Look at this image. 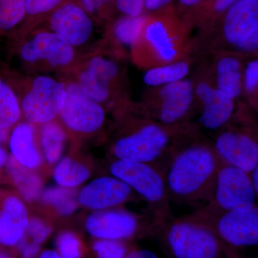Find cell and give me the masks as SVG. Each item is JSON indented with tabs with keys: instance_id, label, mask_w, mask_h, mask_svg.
I'll return each mask as SVG.
<instances>
[{
	"instance_id": "obj_1",
	"label": "cell",
	"mask_w": 258,
	"mask_h": 258,
	"mask_svg": "<svg viewBox=\"0 0 258 258\" xmlns=\"http://www.w3.org/2000/svg\"><path fill=\"white\" fill-rule=\"evenodd\" d=\"M221 162L213 144L195 128L179 144L163 171L169 200L189 205L210 203Z\"/></svg>"
},
{
	"instance_id": "obj_2",
	"label": "cell",
	"mask_w": 258,
	"mask_h": 258,
	"mask_svg": "<svg viewBox=\"0 0 258 258\" xmlns=\"http://www.w3.org/2000/svg\"><path fill=\"white\" fill-rule=\"evenodd\" d=\"M191 28L171 6L147 15L132 48L134 62L148 69L186 59L191 46Z\"/></svg>"
},
{
	"instance_id": "obj_3",
	"label": "cell",
	"mask_w": 258,
	"mask_h": 258,
	"mask_svg": "<svg viewBox=\"0 0 258 258\" xmlns=\"http://www.w3.org/2000/svg\"><path fill=\"white\" fill-rule=\"evenodd\" d=\"M195 126L161 124L142 110L132 128L115 141L113 153L118 160L146 163L162 174L176 148Z\"/></svg>"
},
{
	"instance_id": "obj_4",
	"label": "cell",
	"mask_w": 258,
	"mask_h": 258,
	"mask_svg": "<svg viewBox=\"0 0 258 258\" xmlns=\"http://www.w3.org/2000/svg\"><path fill=\"white\" fill-rule=\"evenodd\" d=\"M110 171L147 202V213L156 225L174 218L165 181L155 167L146 163L117 159L110 165Z\"/></svg>"
},
{
	"instance_id": "obj_5",
	"label": "cell",
	"mask_w": 258,
	"mask_h": 258,
	"mask_svg": "<svg viewBox=\"0 0 258 258\" xmlns=\"http://www.w3.org/2000/svg\"><path fill=\"white\" fill-rule=\"evenodd\" d=\"M257 198L250 175L222 161L212 201L181 217L189 221L198 222L232 210L252 208L257 205Z\"/></svg>"
},
{
	"instance_id": "obj_6",
	"label": "cell",
	"mask_w": 258,
	"mask_h": 258,
	"mask_svg": "<svg viewBox=\"0 0 258 258\" xmlns=\"http://www.w3.org/2000/svg\"><path fill=\"white\" fill-rule=\"evenodd\" d=\"M213 146L225 164L250 174L258 167L257 129L244 112L234 113L225 126L219 129Z\"/></svg>"
},
{
	"instance_id": "obj_7",
	"label": "cell",
	"mask_w": 258,
	"mask_h": 258,
	"mask_svg": "<svg viewBox=\"0 0 258 258\" xmlns=\"http://www.w3.org/2000/svg\"><path fill=\"white\" fill-rule=\"evenodd\" d=\"M165 231L166 242L175 258L228 257L225 242L205 226L182 217L157 226Z\"/></svg>"
},
{
	"instance_id": "obj_8",
	"label": "cell",
	"mask_w": 258,
	"mask_h": 258,
	"mask_svg": "<svg viewBox=\"0 0 258 258\" xmlns=\"http://www.w3.org/2000/svg\"><path fill=\"white\" fill-rule=\"evenodd\" d=\"M195 103V83L184 79L154 88L143 110L161 124L182 125L190 123Z\"/></svg>"
},
{
	"instance_id": "obj_9",
	"label": "cell",
	"mask_w": 258,
	"mask_h": 258,
	"mask_svg": "<svg viewBox=\"0 0 258 258\" xmlns=\"http://www.w3.org/2000/svg\"><path fill=\"white\" fill-rule=\"evenodd\" d=\"M86 227L96 238L122 240L132 238L139 232H152L156 224L147 212L138 215L122 209L111 208L88 215Z\"/></svg>"
},
{
	"instance_id": "obj_10",
	"label": "cell",
	"mask_w": 258,
	"mask_h": 258,
	"mask_svg": "<svg viewBox=\"0 0 258 258\" xmlns=\"http://www.w3.org/2000/svg\"><path fill=\"white\" fill-rule=\"evenodd\" d=\"M193 222L205 226L228 245L246 247L258 243L257 205Z\"/></svg>"
},
{
	"instance_id": "obj_11",
	"label": "cell",
	"mask_w": 258,
	"mask_h": 258,
	"mask_svg": "<svg viewBox=\"0 0 258 258\" xmlns=\"http://www.w3.org/2000/svg\"><path fill=\"white\" fill-rule=\"evenodd\" d=\"M66 85L47 76L34 80L22 101V109L30 123H50L60 114L66 98Z\"/></svg>"
},
{
	"instance_id": "obj_12",
	"label": "cell",
	"mask_w": 258,
	"mask_h": 258,
	"mask_svg": "<svg viewBox=\"0 0 258 258\" xmlns=\"http://www.w3.org/2000/svg\"><path fill=\"white\" fill-rule=\"evenodd\" d=\"M60 115L70 129L83 133L99 130L106 118V113L101 104L83 92L79 83H70L66 86Z\"/></svg>"
},
{
	"instance_id": "obj_13",
	"label": "cell",
	"mask_w": 258,
	"mask_h": 258,
	"mask_svg": "<svg viewBox=\"0 0 258 258\" xmlns=\"http://www.w3.org/2000/svg\"><path fill=\"white\" fill-rule=\"evenodd\" d=\"M195 98L200 103L199 124L210 131H218L228 123L235 113L232 98L207 81L195 83Z\"/></svg>"
},
{
	"instance_id": "obj_14",
	"label": "cell",
	"mask_w": 258,
	"mask_h": 258,
	"mask_svg": "<svg viewBox=\"0 0 258 258\" xmlns=\"http://www.w3.org/2000/svg\"><path fill=\"white\" fill-rule=\"evenodd\" d=\"M134 198L133 189L116 177L104 176L86 185L78 196L85 208L99 211L119 206Z\"/></svg>"
},
{
	"instance_id": "obj_15",
	"label": "cell",
	"mask_w": 258,
	"mask_h": 258,
	"mask_svg": "<svg viewBox=\"0 0 258 258\" xmlns=\"http://www.w3.org/2000/svg\"><path fill=\"white\" fill-rule=\"evenodd\" d=\"M222 18L223 39L236 48L258 32V0H238Z\"/></svg>"
},
{
	"instance_id": "obj_16",
	"label": "cell",
	"mask_w": 258,
	"mask_h": 258,
	"mask_svg": "<svg viewBox=\"0 0 258 258\" xmlns=\"http://www.w3.org/2000/svg\"><path fill=\"white\" fill-rule=\"evenodd\" d=\"M50 25L54 33L72 47L87 42L93 29L89 15L74 3H67L57 8L51 16Z\"/></svg>"
},
{
	"instance_id": "obj_17",
	"label": "cell",
	"mask_w": 258,
	"mask_h": 258,
	"mask_svg": "<svg viewBox=\"0 0 258 258\" xmlns=\"http://www.w3.org/2000/svg\"><path fill=\"white\" fill-rule=\"evenodd\" d=\"M26 62L46 60L52 66H64L74 57L73 47L54 32H40L24 44L20 51Z\"/></svg>"
},
{
	"instance_id": "obj_18",
	"label": "cell",
	"mask_w": 258,
	"mask_h": 258,
	"mask_svg": "<svg viewBox=\"0 0 258 258\" xmlns=\"http://www.w3.org/2000/svg\"><path fill=\"white\" fill-rule=\"evenodd\" d=\"M29 223L28 213L18 197L10 195L0 206V244L13 246L23 238Z\"/></svg>"
},
{
	"instance_id": "obj_19",
	"label": "cell",
	"mask_w": 258,
	"mask_h": 258,
	"mask_svg": "<svg viewBox=\"0 0 258 258\" xmlns=\"http://www.w3.org/2000/svg\"><path fill=\"white\" fill-rule=\"evenodd\" d=\"M215 86L236 101L242 93L243 64L239 54H225L217 58L215 67Z\"/></svg>"
},
{
	"instance_id": "obj_20",
	"label": "cell",
	"mask_w": 258,
	"mask_h": 258,
	"mask_svg": "<svg viewBox=\"0 0 258 258\" xmlns=\"http://www.w3.org/2000/svg\"><path fill=\"white\" fill-rule=\"evenodd\" d=\"M10 149L14 159L28 169L38 167L41 157L35 143V129L31 123H20L10 137Z\"/></svg>"
},
{
	"instance_id": "obj_21",
	"label": "cell",
	"mask_w": 258,
	"mask_h": 258,
	"mask_svg": "<svg viewBox=\"0 0 258 258\" xmlns=\"http://www.w3.org/2000/svg\"><path fill=\"white\" fill-rule=\"evenodd\" d=\"M191 70L189 61L184 60L155 66L147 69L144 75V83L150 87H159L186 79Z\"/></svg>"
},
{
	"instance_id": "obj_22",
	"label": "cell",
	"mask_w": 258,
	"mask_h": 258,
	"mask_svg": "<svg viewBox=\"0 0 258 258\" xmlns=\"http://www.w3.org/2000/svg\"><path fill=\"white\" fill-rule=\"evenodd\" d=\"M238 0H207L196 9L191 10L184 20L193 25L210 28L217 18L222 17L226 11Z\"/></svg>"
},
{
	"instance_id": "obj_23",
	"label": "cell",
	"mask_w": 258,
	"mask_h": 258,
	"mask_svg": "<svg viewBox=\"0 0 258 258\" xmlns=\"http://www.w3.org/2000/svg\"><path fill=\"white\" fill-rule=\"evenodd\" d=\"M89 169L71 158L62 159L54 170V179L60 186L74 188L79 186L90 177Z\"/></svg>"
},
{
	"instance_id": "obj_24",
	"label": "cell",
	"mask_w": 258,
	"mask_h": 258,
	"mask_svg": "<svg viewBox=\"0 0 258 258\" xmlns=\"http://www.w3.org/2000/svg\"><path fill=\"white\" fill-rule=\"evenodd\" d=\"M66 134L60 125L55 123H45L41 130V143L45 159L55 164L63 152Z\"/></svg>"
},
{
	"instance_id": "obj_25",
	"label": "cell",
	"mask_w": 258,
	"mask_h": 258,
	"mask_svg": "<svg viewBox=\"0 0 258 258\" xmlns=\"http://www.w3.org/2000/svg\"><path fill=\"white\" fill-rule=\"evenodd\" d=\"M9 169L13 181L25 200H32L38 197L41 192L42 182L36 174L20 164L18 165L14 159L9 161Z\"/></svg>"
},
{
	"instance_id": "obj_26",
	"label": "cell",
	"mask_w": 258,
	"mask_h": 258,
	"mask_svg": "<svg viewBox=\"0 0 258 258\" xmlns=\"http://www.w3.org/2000/svg\"><path fill=\"white\" fill-rule=\"evenodd\" d=\"M20 108L13 90L0 79V129L8 130L18 122Z\"/></svg>"
},
{
	"instance_id": "obj_27",
	"label": "cell",
	"mask_w": 258,
	"mask_h": 258,
	"mask_svg": "<svg viewBox=\"0 0 258 258\" xmlns=\"http://www.w3.org/2000/svg\"><path fill=\"white\" fill-rule=\"evenodd\" d=\"M146 18L147 14L143 13L137 17L124 15L118 19L113 29V35L117 41L122 45L132 49L138 39Z\"/></svg>"
},
{
	"instance_id": "obj_28",
	"label": "cell",
	"mask_w": 258,
	"mask_h": 258,
	"mask_svg": "<svg viewBox=\"0 0 258 258\" xmlns=\"http://www.w3.org/2000/svg\"><path fill=\"white\" fill-rule=\"evenodd\" d=\"M42 199L63 216L72 214L78 207L74 191L62 186L48 188L44 191Z\"/></svg>"
},
{
	"instance_id": "obj_29",
	"label": "cell",
	"mask_w": 258,
	"mask_h": 258,
	"mask_svg": "<svg viewBox=\"0 0 258 258\" xmlns=\"http://www.w3.org/2000/svg\"><path fill=\"white\" fill-rule=\"evenodd\" d=\"M79 85L83 92L98 103L108 101L111 95L109 83L97 77L88 69L80 74Z\"/></svg>"
},
{
	"instance_id": "obj_30",
	"label": "cell",
	"mask_w": 258,
	"mask_h": 258,
	"mask_svg": "<svg viewBox=\"0 0 258 258\" xmlns=\"http://www.w3.org/2000/svg\"><path fill=\"white\" fill-rule=\"evenodd\" d=\"M26 13L25 0H0V30L14 28Z\"/></svg>"
},
{
	"instance_id": "obj_31",
	"label": "cell",
	"mask_w": 258,
	"mask_h": 258,
	"mask_svg": "<svg viewBox=\"0 0 258 258\" xmlns=\"http://www.w3.org/2000/svg\"><path fill=\"white\" fill-rule=\"evenodd\" d=\"M257 90L258 60L254 58L247 62L242 72V92L248 97L254 108L257 103Z\"/></svg>"
},
{
	"instance_id": "obj_32",
	"label": "cell",
	"mask_w": 258,
	"mask_h": 258,
	"mask_svg": "<svg viewBox=\"0 0 258 258\" xmlns=\"http://www.w3.org/2000/svg\"><path fill=\"white\" fill-rule=\"evenodd\" d=\"M97 77L111 84L118 76L119 69L114 61L103 57H95L88 63V69Z\"/></svg>"
},
{
	"instance_id": "obj_33",
	"label": "cell",
	"mask_w": 258,
	"mask_h": 258,
	"mask_svg": "<svg viewBox=\"0 0 258 258\" xmlns=\"http://www.w3.org/2000/svg\"><path fill=\"white\" fill-rule=\"evenodd\" d=\"M93 249L98 258H123L128 248L121 240L99 239L93 244Z\"/></svg>"
},
{
	"instance_id": "obj_34",
	"label": "cell",
	"mask_w": 258,
	"mask_h": 258,
	"mask_svg": "<svg viewBox=\"0 0 258 258\" xmlns=\"http://www.w3.org/2000/svg\"><path fill=\"white\" fill-rule=\"evenodd\" d=\"M56 244L59 254L62 258H81V242L72 232L60 234L57 237Z\"/></svg>"
},
{
	"instance_id": "obj_35",
	"label": "cell",
	"mask_w": 258,
	"mask_h": 258,
	"mask_svg": "<svg viewBox=\"0 0 258 258\" xmlns=\"http://www.w3.org/2000/svg\"><path fill=\"white\" fill-rule=\"evenodd\" d=\"M25 232L31 237L32 242L40 244L50 235L52 228L40 219L32 218L29 220L28 228Z\"/></svg>"
},
{
	"instance_id": "obj_36",
	"label": "cell",
	"mask_w": 258,
	"mask_h": 258,
	"mask_svg": "<svg viewBox=\"0 0 258 258\" xmlns=\"http://www.w3.org/2000/svg\"><path fill=\"white\" fill-rule=\"evenodd\" d=\"M63 0H25L26 13L30 15L43 14L57 9Z\"/></svg>"
},
{
	"instance_id": "obj_37",
	"label": "cell",
	"mask_w": 258,
	"mask_h": 258,
	"mask_svg": "<svg viewBox=\"0 0 258 258\" xmlns=\"http://www.w3.org/2000/svg\"><path fill=\"white\" fill-rule=\"evenodd\" d=\"M145 0H115L117 9L125 16L137 17L144 13Z\"/></svg>"
},
{
	"instance_id": "obj_38",
	"label": "cell",
	"mask_w": 258,
	"mask_h": 258,
	"mask_svg": "<svg viewBox=\"0 0 258 258\" xmlns=\"http://www.w3.org/2000/svg\"><path fill=\"white\" fill-rule=\"evenodd\" d=\"M173 0H145L144 5V13L152 14L157 13L170 7Z\"/></svg>"
},
{
	"instance_id": "obj_39",
	"label": "cell",
	"mask_w": 258,
	"mask_h": 258,
	"mask_svg": "<svg viewBox=\"0 0 258 258\" xmlns=\"http://www.w3.org/2000/svg\"><path fill=\"white\" fill-rule=\"evenodd\" d=\"M23 258H35L40 251V244L35 242H28L22 238L18 243Z\"/></svg>"
},
{
	"instance_id": "obj_40",
	"label": "cell",
	"mask_w": 258,
	"mask_h": 258,
	"mask_svg": "<svg viewBox=\"0 0 258 258\" xmlns=\"http://www.w3.org/2000/svg\"><path fill=\"white\" fill-rule=\"evenodd\" d=\"M112 0H81L83 9L87 13H95L101 10Z\"/></svg>"
},
{
	"instance_id": "obj_41",
	"label": "cell",
	"mask_w": 258,
	"mask_h": 258,
	"mask_svg": "<svg viewBox=\"0 0 258 258\" xmlns=\"http://www.w3.org/2000/svg\"><path fill=\"white\" fill-rule=\"evenodd\" d=\"M258 47V32L249 37L248 40H246L243 43L241 44L238 47H236V50L238 52H244V53H255L257 52Z\"/></svg>"
},
{
	"instance_id": "obj_42",
	"label": "cell",
	"mask_w": 258,
	"mask_h": 258,
	"mask_svg": "<svg viewBox=\"0 0 258 258\" xmlns=\"http://www.w3.org/2000/svg\"><path fill=\"white\" fill-rule=\"evenodd\" d=\"M123 258H158V257L157 254L152 251L144 249V250L134 251L127 254Z\"/></svg>"
},
{
	"instance_id": "obj_43",
	"label": "cell",
	"mask_w": 258,
	"mask_h": 258,
	"mask_svg": "<svg viewBox=\"0 0 258 258\" xmlns=\"http://www.w3.org/2000/svg\"><path fill=\"white\" fill-rule=\"evenodd\" d=\"M207 0H179V5L182 9L193 10ZM190 11V12H191Z\"/></svg>"
},
{
	"instance_id": "obj_44",
	"label": "cell",
	"mask_w": 258,
	"mask_h": 258,
	"mask_svg": "<svg viewBox=\"0 0 258 258\" xmlns=\"http://www.w3.org/2000/svg\"><path fill=\"white\" fill-rule=\"evenodd\" d=\"M257 174L258 167L256 168L249 175H250L251 181H252V184L253 185L254 189L255 190L256 192L258 194Z\"/></svg>"
},
{
	"instance_id": "obj_45",
	"label": "cell",
	"mask_w": 258,
	"mask_h": 258,
	"mask_svg": "<svg viewBox=\"0 0 258 258\" xmlns=\"http://www.w3.org/2000/svg\"><path fill=\"white\" fill-rule=\"evenodd\" d=\"M40 258H62L60 254H57L55 251L47 250L42 252Z\"/></svg>"
},
{
	"instance_id": "obj_46",
	"label": "cell",
	"mask_w": 258,
	"mask_h": 258,
	"mask_svg": "<svg viewBox=\"0 0 258 258\" xmlns=\"http://www.w3.org/2000/svg\"><path fill=\"white\" fill-rule=\"evenodd\" d=\"M7 160H8V155H7V153L5 152L4 149L0 147V169L4 166Z\"/></svg>"
},
{
	"instance_id": "obj_47",
	"label": "cell",
	"mask_w": 258,
	"mask_h": 258,
	"mask_svg": "<svg viewBox=\"0 0 258 258\" xmlns=\"http://www.w3.org/2000/svg\"><path fill=\"white\" fill-rule=\"evenodd\" d=\"M7 138V130L0 129V143Z\"/></svg>"
},
{
	"instance_id": "obj_48",
	"label": "cell",
	"mask_w": 258,
	"mask_h": 258,
	"mask_svg": "<svg viewBox=\"0 0 258 258\" xmlns=\"http://www.w3.org/2000/svg\"><path fill=\"white\" fill-rule=\"evenodd\" d=\"M0 258H10L8 254L4 253V252H0Z\"/></svg>"
}]
</instances>
